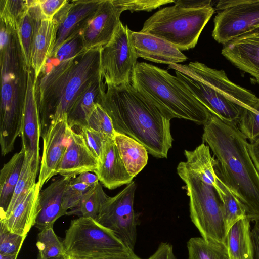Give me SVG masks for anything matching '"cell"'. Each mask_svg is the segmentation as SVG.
<instances>
[{
    "label": "cell",
    "mask_w": 259,
    "mask_h": 259,
    "mask_svg": "<svg viewBox=\"0 0 259 259\" xmlns=\"http://www.w3.org/2000/svg\"><path fill=\"white\" fill-rule=\"evenodd\" d=\"M108 197L102 185L98 183L85 194L78 206L68 211L67 215H78L96 220Z\"/></svg>",
    "instance_id": "d6a6232c"
},
{
    "label": "cell",
    "mask_w": 259,
    "mask_h": 259,
    "mask_svg": "<svg viewBox=\"0 0 259 259\" xmlns=\"http://www.w3.org/2000/svg\"><path fill=\"white\" fill-rule=\"evenodd\" d=\"M250 221L240 220L228 231L226 245L230 259H253Z\"/></svg>",
    "instance_id": "83f0119b"
},
{
    "label": "cell",
    "mask_w": 259,
    "mask_h": 259,
    "mask_svg": "<svg viewBox=\"0 0 259 259\" xmlns=\"http://www.w3.org/2000/svg\"><path fill=\"white\" fill-rule=\"evenodd\" d=\"M99 162L81 135L71 129L67 148L57 169V175L70 178L84 172H95Z\"/></svg>",
    "instance_id": "ac0fdd59"
},
{
    "label": "cell",
    "mask_w": 259,
    "mask_h": 259,
    "mask_svg": "<svg viewBox=\"0 0 259 259\" xmlns=\"http://www.w3.org/2000/svg\"><path fill=\"white\" fill-rule=\"evenodd\" d=\"M72 181L74 183H83L91 187H94L99 183L98 176L94 173L84 172L73 178Z\"/></svg>",
    "instance_id": "ee69618b"
},
{
    "label": "cell",
    "mask_w": 259,
    "mask_h": 259,
    "mask_svg": "<svg viewBox=\"0 0 259 259\" xmlns=\"http://www.w3.org/2000/svg\"><path fill=\"white\" fill-rule=\"evenodd\" d=\"M18 254L3 255L0 254L1 259H17Z\"/></svg>",
    "instance_id": "c3c4849f"
},
{
    "label": "cell",
    "mask_w": 259,
    "mask_h": 259,
    "mask_svg": "<svg viewBox=\"0 0 259 259\" xmlns=\"http://www.w3.org/2000/svg\"><path fill=\"white\" fill-rule=\"evenodd\" d=\"M184 154L186 161L182 163L185 167L215 189L219 179L215 171L218 161L211 156L209 147L203 143L193 150H185Z\"/></svg>",
    "instance_id": "484cf974"
},
{
    "label": "cell",
    "mask_w": 259,
    "mask_h": 259,
    "mask_svg": "<svg viewBox=\"0 0 259 259\" xmlns=\"http://www.w3.org/2000/svg\"><path fill=\"white\" fill-rule=\"evenodd\" d=\"M121 13L113 0L102 1L81 32L86 50L102 47L109 41L121 22Z\"/></svg>",
    "instance_id": "5bb4252c"
},
{
    "label": "cell",
    "mask_w": 259,
    "mask_h": 259,
    "mask_svg": "<svg viewBox=\"0 0 259 259\" xmlns=\"http://www.w3.org/2000/svg\"><path fill=\"white\" fill-rule=\"evenodd\" d=\"M221 53L239 69L252 76L259 84V29L224 45Z\"/></svg>",
    "instance_id": "2e32d148"
},
{
    "label": "cell",
    "mask_w": 259,
    "mask_h": 259,
    "mask_svg": "<svg viewBox=\"0 0 259 259\" xmlns=\"http://www.w3.org/2000/svg\"><path fill=\"white\" fill-rule=\"evenodd\" d=\"M67 2V0H39V6L44 19H53Z\"/></svg>",
    "instance_id": "b9f144b4"
},
{
    "label": "cell",
    "mask_w": 259,
    "mask_h": 259,
    "mask_svg": "<svg viewBox=\"0 0 259 259\" xmlns=\"http://www.w3.org/2000/svg\"><path fill=\"white\" fill-rule=\"evenodd\" d=\"M64 256H60L52 258L50 259H64ZM37 259H41V258L38 255H37Z\"/></svg>",
    "instance_id": "681fc988"
},
{
    "label": "cell",
    "mask_w": 259,
    "mask_h": 259,
    "mask_svg": "<svg viewBox=\"0 0 259 259\" xmlns=\"http://www.w3.org/2000/svg\"><path fill=\"white\" fill-rule=\"evenodd\" d=\"M25 158V151L15 153L4 164L0 172V217L6 212L18 182Z\"/></svg>",
    "instance_id": "f1b7e54d"
},
{
    "label": "cell",
    "mask_w": 259,
    "mask_h": 259,
    "mask_svg": "<svg viewBox=\"0 0 259 259\" xmlns=\"http://www.w3.org/2000/svg\"><path fill=\"white\" fill-rule=\"evenodd\" d=\"M215 9L212 36L223 45L254 31L259 22V0L220 1Z\"/></svg>",
    "instance_id": "8fae6325"
},
{
    "label": "cell",
    "mask_w": 259,
    "mask_h": 259,
    "mask_svg": "<svg viewBox=\"0 0 259 259\" xmlns=\"http://www.w3.org/2000/svg\"><path fill=\"white\" fill-rule=\"evenodd\" d=\"M102 1H71L69 10L59 25L56 41L49 56L54 53L65 41L82 32Z\"/></svg>",
    "instance_id": "ffe728a7"
},
{
    "label": "cell",
    "mask_w": 259,
    "mask_h": 259,
    "mask_svg": "<svg viewBox=\"0 0 259 259\" xmlns=\"http://www.w3.org/2000/svg\"><path fill=\"white\" fill-rule=\"evenodd\" d=\"M131 84L173 118L184 119L204 125L211 115L182 80L156 66L137 62Z\"/></svg>",
    "instance_id": "5b68a950"
},
{
    "label": "cell",
    "mask_w": 259,
    "mask_h": 259,
    "mask_svg": "<svg viewBox=\"0 0 259 259\" xmlns=\"http://www.w3.org/2000/svg\"><path fill=\"white\" fill-rule=\"evenodd\" d=\"M147 259H177L171 244L161 242L155 252Z\"/></svg>",
    "instance_id": "7bdbcfd3"
},
{
    "label": "cell",
    "mask_w": 259,
    "mask_h": 259,
    "mask_svg": "<svg viewBox=\"0 0 259 259\" xmlns=\"http://www.w3.org/2000/svg\"><path fill=\"white\" fill-rule=\"evenodd\" d=\"M85 144L99 162L101 161L105 144L110 138L105 134L95 131L87 126L79 128Z\"/></svg>",
    "instance_id": "f35d334b"
},
{
    "label": "cell",
    "mask_w": 259,
    "mask_h": 259,
    "mask_svg": "<svg viewBox=\"0 0 259 259\" xmlns=\"http://www.w3.org/2000/svg\"><path fill=\"white\" fill-rule=\"evenodd\" d=\"M111 118L117 133L140 143L157 158H167L172 146V117L131 83L107 86L98 103Z\"/></svg>",
    "instance_id": "6da1fadb"
},
{
    "label": "cell",
    "mask_w": 259,
    "mask_h": 259,
    "mask_svg": "<svg viewBox=\"0 0 259 259\" xmlns=\"http://www.w3.org/2000/svg\"><path fill=\"white\" fill-rule=\"evenodd\" d=\"M101 48L86 50L54 81L36 86L41 137L51 124L67 117L68 111L85 89L102 76Z\"/></svg>",
    "instance_id": "277c9868"
},
{
    "label": "cell",
    "mask_w": 259,
    "mask_h": 259,
    "mask_svg": "<svg viewBox=\"0 0 259 259\" xmlns=\"http://www.w3.org/2000/svg\"><path fill=\"white\" fill-rule=\"evenodd\" d=\"M136 189V184L132 181L116 195L108 196L96 219L133 251L138 224V217L134 209Z\"/></svg>",
    "instance_id": "7c38bea8"
},
{
    "label": "cell",
    "mask_w": 259,
    "mask_h": 259,
    "mask_svg": "<svg viewBox=\"0 0 259 259\" xmlns=\"http://www.w3.org/2000/svg\"><path fill=\"white\" fill-rule=\"evenodd\" d=\"M94 173L98 176L99 182L109 190L127 185L133 181V177L127 172L114 139H108L101 161Z\"/></svg>",
    "instance_id": "7402d4cb"
},
{
    "label": "cell",
    "mask_w": 259,
    "mask_h": 259,
    "mask_svg": "<svg viewBox=\"0 0 259 259\" xmlns=\"http://www.w3.org/2000/svg\"><path fill=\"white\" fill-rule=\"evenodd\" d=\"M102 76L92 81L71 107L67 113L70 128L87 126V120L105 91Z\"/></svg>",
    "instance_id": "603a6c76"
},
{
    "label": "cell",
    "mask_w": 259,
    "mask_h": 259,
    "mask_svg": "<svg viewBox=\"0 0 259 259\" xmlns=\"http://www.w3.org/2000/svg\"><path fill=\"white\" fill-rule=\"evenodd\" d=\"M177 171L186 184L191 220L201 237L225 243L227 232L221 201L214 187L188 170L182 162L179 163Z\"/></svg>",
    "instance_id": "ba28073f"
},
{
    "label": "cell",
    "mask_w": 259,
    "mask_h": 259,
    "mask_svg": "<svg viewBox=\"0 0 259 259\" xmlns=\"http://www.w3.org/2000/svg\"><path fill=\"white\" fill-rule=\"evenodd\" d=\"M114 140L127 172L136 177L147 164V150L136 140L121 133L116 132Z\"/></svg>",
    "instance_id": "4316f807"
},
{
    "label": "cell",
    "mask_w": 259,
    "mask_h": 259,
    "mask_svg": "<svg viewBox=\"0 0 259 259\" xmlns=\"http://www.w3.org/2000/svg\"><path fill=\"white\" fill-rule=\"evenodd\" d=\"M64 259H77V258H74L72 256H69L68 255H65L64 256Z\"/></svg>",
    "instance_id": "816d5d0a"
},
{
    "label": "cell",
    "mask_w": 259,
    "mask_h": 259,
    "mask_svg": "<svg viewBox=\"0 0 259 259\" xmlns=\"http://www.w3.org/2000/svg\"><path fill=\"white\" fill-rule=\"evenodd\" d=\"M128 29L120 22L111 39L101 48V73L107 86L131 83L138 58L129 39Z\"/></svg>",
    "instance_id": "30bf717a"
},
{
    "label": "cell",
    "mask_w": 259,
    "mask_h": 259,
    "mask_svg": "<svg viewBox=\"0 0 259 259\" xmlns=\"http://www.w3.org/2000/svg\"><path fill=\"white\" fill-rule=\"evenodd\" d=\"M175 4L187 8H200L212 6L210 0L195 1V0H177L175 1Z\"/></svg>",
    "instance_id": "f6af8a7d"
},
{
    "label": "cell",
    "mask_w": 259,
    "mask_h": 259,
    "mask_svg": "<svg viewBox=\"0 0 259 259\" xmlns=\"http://www.w3.org/2000/svg\"><path fill=\"white\" fill-rule=\"evenodd\" d=\"M254 28V30H255L256 29H259V22H258L256 25L255 26H254L253 27Z\"/></svg>",
    "instance_id": "f5cc1de1"
},
{
    "label": "cell",
    "mask_w": 259,
    "mask_h": 259,
    "mask_svg": "<svg viewBox=\"0 0 259 259\" xmlns=\"http://www.w3.org/2000/svg\"><path fill=\"white\" fill-rule=\"evenodd\" d=\"M203 143L216 157V173L246 210V218L259 222V173L248 150L247 138L237 124L211 114L204 125Z\"/></svg>",
    "instance_id": "7a4b0ae2"
},
{
    "label": "cell",
    "mask_w": 259,
    "mask_h": 259,
    "mask_svg": "<svg viewBox=\"0 0 259 259\" xmlns=\"http://www.w3.org/2000/svg\"><path fill=\"white\" fill-rule=\"evenodd\" d=\"M45 19L39 6V0H31V5L21 19L17 32L26 69L31 67L33 44L37 29Z\"/></svg>",
    "instance_id": "d4e9b609"
},
{
    "label": "cell",
    "mask_w": 259,
    "mask_h": 259,
    "mask_svg": "<svg viewBox=\"0 0 259 259\" xmlns=\"http://www.w3.org/2000/svg\"><path fill=\"white\" fill-rule=\"evenodd\" d=\"M168 69L175 70L176 76L211 114L227 123L237 124L243 110L252 108L259 98L231 81L223 70L198 61L170 64Z\"/></svg>",
    "instance_id": "3957f363"
},
{
    "label": "cell",
    "mask_w": 259,
    "mask_h": 259,
    "mask_svg": "<svg viewBox=\"0 0 259 259\" xmlns=\"http://www.w3.org/2000/svg\"><path fill=\"white\" fill-rule=\"evenodd\" d=\"M72 179L64 192L62 210L64 215H67L69 210L77 207L85 194L93 187L83 183H74Z\"/></svg>",
    "instance_id": "8d00e7d4"
},
{
    "label": "cell",
    "mask_w": 259,
    "mask_h": 259,
    "mask_svg": "<svg viewBox=\"0 0 259 259\" xmlns=\"http://www.w3.org/2000/svg\"><path fill=\"white\" fill-rule=\"evenodd\" d=\"M253 259H259V222H255L251 229Z\"/></svg>",
    "instance_id": "7dc6e473"
},
{
    "label": "cell",
    "mask_w": 259,
    "mask_h": 259,
    "mask_svg": "<svg viewBox=\"0 0 259 259\" xmlns=\"http://www.w3.org/2000/svg\"><path fill=\"white\" fill-rule=\"evenodd\" d=\"M1 67V113L8 116L21 113L24 109L27 71L17 39L0 48Z\"/></svg>",
    "instance_id": "9c48e42d"
},
{
    "label": "cell",
    "mask_w": 259,
    "mask_h": 259,
    "mask_svg": "<svg viewBox=\"0 0 259 259\" xmlns=\"http://www.w3.org/2000/svg\"><path fill=\"white\" fill-rule=\"evenodd\" d=\"M26 237L11 232L0 223V254H19Z\"/></svg>",
    "instance_id": "ab89813d"
},
{
    "label": "cell",
    "mask_w": 259,
    "mask_h": 259,
    "mask_svg": "<svg viewBox=\"0 0 259 259\" xmlns=\"http://www.w3.org/2000/svg\"><path fill=\"white\" fill-rule=\"evenodd\" d=\"M128 37L137 57L155 63L178 64L187 57L177 47L166 40L143 32L128 30Z\"/></svg>",
    "instance_id": "9a60e30c"
},
{
    "label": "cell",
    "mask_w": 259,
    "mask_h": 259,
    "mask_svg": "<svg viewBox=\"0 0 259 259\" xmlns=\"http://www.w3.org/2000/svg\"><path fill=\"white\" fill-rule=\"evenodd\" d=\"M114 3L123 12L129 10L134 11H151L161 6L171 3L173 0H113Z\"/></svg>",
    "instance_id": "60d3db41"
},
{
    "label": "cell",
    "mask_w": 259,
    "mask_h": 259,
    "mask_svg": "<svg viewBox=\"0 0 259 259\" xmlns=\"http://www.w3.org/2000/svg\"><path fill=\"white\" fill-rule=\"evenodd\" d=\"M63 242L65 255L77 259H124L136 254L114 232L91 218L72 220Z\"/></svg>",
    "instance_id": "52a82bcc"
},
{
    "label": "cell",
    "mask_w": 259,
    "mask_h": 259,
    "mask_svg": "<svg viewBox=\"0 0 259 259\" xmlns=\"http://www.w3.org/2000/svg\"><path fill=\"white\" fill-rule=\"evenodd\" d=\"M72 178L61 176L54 180L39 193V212L35 226L40 231L53 226L55 222L65 215L62 210L64 190Z\"/></svg>",
    "instance_id": "44dd1931"
},
{
    "label": "cell",
    "mask_w": 259,
    "mask_h": 259,
    "mask_svg": "<svg viewBox=\"0 0 259 259\" xmlns=\"http://www.w3.org/2000/svg\"><path fill=\"white\" fill-rule=\"evenodd\" d=\"M40 160L39 154L25 152V158L19 179L6 212L12 209L21 201L37 183L36 179L39 171Z\"/></svg>",
    "instance_id": "f546056e"
},
{
    "label": "cell",
    "mask_w": 259,
    "mask_h": 259,
    "mask_svg": "<svg viewBox=\"0 0 259 259\" xmlns=\"http://www.w3.org/2000/svg\"><path fill=\"white\" fill-rule=\"evenodd\" d=\"M58 26L53 19H43L37 29L31 57L36 82L55 43Z\"/></svg>",
    "instance_id": "cb8c5ba5"
},
{
    "label": "cell",
    "mask_w": 259,
    "mask_h": 259,
    "mask_svg": "<svg viewBox=\"0 0 259 259\" xmlns=\"http://www.w3.org/2000/svg\"><path fill=\"white\" fill-rule=\"evenodd\" d=\"M36 246L38 251V255L41 259L65 255L63 240L55 233L53 226L39 231Z\"/></svg>",
    "instance_id": "836d02e7"
},
{
    "label": "cell",
    "mask_w": 259,
    "mask_h": 259,
    "mask_svg": "<svg viewBox=\"0 0 259 259\" xmlns=\"http://www.w3.org/2000/svg\"><path fill=\"white\" fill-rule=\"evenodd\" d=\"M67 117L50 125L42 136L43 149L37 183L42 187L57 175V169L67 146L71 130Z\"/></svg>",
    "instance_id": "4fadbf2b"
},
{
    "label": "cell",
    "mask_w": 259,
    "mask_h": 259,
    "mask_svg": "<svg viewBox=\"0 0 259 259\" xmlns=\"http://www.w3.org/2000/svg\"><path fill=\"white\" fill-rule=\"evenodd\" d=\"M87 126L114 139L116 133L112 120L107 112L98 103L87 120Z\"/></svg>",
    "instance_id": "74e56055"
},
{
    "label": "cell",
    "mask_w": 259,
    "mask_h": 259,
    "mask_svg": "<svg viewBox=\"0 0 259 259\" xmlns=\"http://www.w3.org/2000/svg\"><path fill=\"white\" fill-rule=\"evenodd\" d=\"M248 150L251 159L259 173V137L253 142H248Z\"/></svg>",
    "instance_id": "bcb514c9"
},
{
    "label": "cell",
    "mask_w": 259,
    "mask_h": 259,
    "mask_svg": "<svg viewBox=\"0 0 259 259\" xmlns=\"http://www.w3.org/2000/svg\"><path fill=\"white\" fill-rule=\"evenodd\" d=\"M188 259H230L226 243L191 238L187 243Z\"/></svg>",
    "instance_id": "4dcf8cb0"
},
{
    "label": "cell",
    "mask_w": 259,
    "mask_h": 259,
    "mask_svg": "<svg viewBox=\"0 0 259 259\" xmlns=\"http://www.w3.org/2000/svg\"><path fill=\"white\" fill-rule=\"evenodd\" d=\"M124 259H142V258L138 257L136 254H135L133 256H132L131 257H127L126 258H124Z\"/></svg>",
    "instance_id": "f907efd6"
},
{
    "label": "cell",
    "mask_w": 259,
    "mask_h": 259,
    "mask_svg": "<svg viewBox=\"0 0 259 259\" xmlns=\"http://www.w3.org/2000/svg\"><path fill=\"white\" fill-rule=\"evenodd\" d=\"M222 203L223 217L227 230L237 222L246 218V210L242 203L219 178L215 188Z\"/></svg>",
    "instance_id": "1f68e13d"
},
{
    "label": "cell",
    "mask_w": 259,
    "mask_h": 259,
    "mask_svg": "<svg viewBox=\"0 0 259 259\" xmlns=\"http://www.w3.org/2000/svg\"><path fill=\"white\" fill-rule=\"evenodd\" d=\"M29 7V0H1V21L17 32L20 21Z\"/></svg>",
    "instance_id": "e575fe53"
},
{
    "label": "cell",
    "mask_w": 259,
    "mask_h": 259,
    "mask_svg": "<svg viewBox=\"0 0 259 259\" xmlns=\"http://www.w3.org/2000/svg\"><path fill=\"white\" fill-rule=\"evenodd\" d=\"M36 82L32 67L27 71V83L21 133L25 152L39 154L41 125L36 95Z\"/></svg>",
    "instance_id": "e0dca14e"
},
{
    "label": "cell",
    "mask_w": 259,
    "mask_h": 259,
    "mask_svg": "<svg viewBox=\"0 0 259 259\" xmlns=\"http://www.w3.org/2000/svg\"><path fill=\"white\" fill-rule=\"evenodd\" d=\"M237 125L250 142L259 137V98L252 108L243 110Z\"/></svg>",
    "instance_id": "d590c367"
},
{
    "label": "cell",
    "mask_w": 259,
    "mask_h": 259,
    "mask_svg": "<svg viewBox=\"0 0 259 259\" xmlns=\"http://www.w3.org/2000/svg\"><path fill=\"white\" fill-rule=\"evenodd\" d=\"M214 11L212 6L194 9L175 4L154 13L140 32L164 39L181 51L188 50L195 47Z\"/></svg>",
    "instance_id": "8992f818"
},
{
    "label": "cell",
    "mask_w": 259,
    "mask_h": 259,
    "mask_svg": "<svg viewBox=\"0 0 259 259\" xmlns=\"http://www.w3.org/2000/svg\"><path fill=\"white\" fill-rule=\"evenodd\" d=\"M40 190L37 182L21 201L0 217V223L13 233L27 236L39 212Z\"/></svg>",
    "instance_id": "d6986e66"
}]
</instances>
